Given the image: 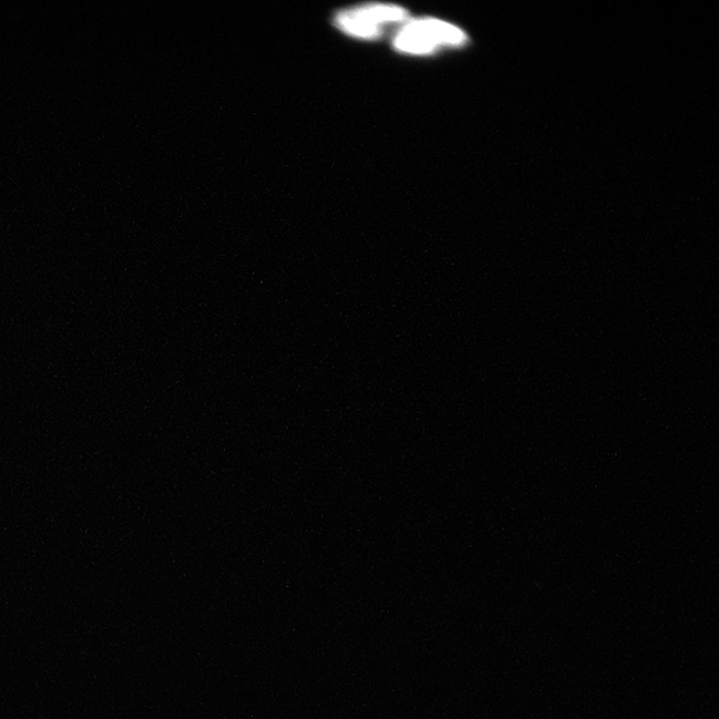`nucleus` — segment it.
I'll return each instance as SVG.
<instances>
[{
  "label": "nucleus",
  "mask_w": 719,
  "mask_h": 719,
  "mask_svg": "<svg viewBox=\"0 0 719 719\" xmlns=\"http://www.w3.org/2000/svg\"><path fill=\"white\" fill-rule=\"evenodd\" d=\"M338 28L349 35L362 39H378L381 37V28L362 17L358 9L340 12L336 17Z\"/></svg>",
  "instance_id": "nucleus-2"
},
{
  "label": "nucleus",
  "mask_w": 719,
  "mask_h": 719,
  "mask_svg": "<svg viewBox=\"0 0 719 719\" xmlns=\"http://www.w3.org/2000/svg\"><path fill=\"white\" fill-rule=\"evenodd\" d=\"M419 22L434 43L461 44L465 41L463 32L451 24L434 21V19H424V21Z\"/></svg>",
  "instance_id": "nucleus-3"
},
{
  "label": "nucleus",
  "mask_w": 719,
  "mask_h": 719,
  "mask_svg": "<svg viewBox=\"0 0 719 719\" xmlns=\"http://www.w3.org/2000/svg\"><path fill=\"white\" fill-rule=\"evenodd\" d=\"M438 45L421 28L419 21L408 23L394 38V48L409 54H429L436 50Z\"/></svg>",
  "instance_id": "nucleus-1"
},
{
  "label": "nucleus",
  "mask_w": 719,
  "mask_h": 719,
  "mask_svg": "<svg viewBox=\"0 0 719 719\" xmlns=\"http://www.w3.org/2000/svg\"><path fill=\"white\" fill-rule=\"evenodd\" d=\"M358 10L368 21L378 25L389 22H401L408 17L407 11L398 8V6L372 4Z\"/></svg>",
  "instance_id": "nucleus-4"
}]
</instances>
